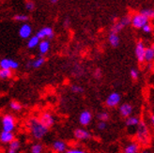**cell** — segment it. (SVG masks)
Returning <instances> with one entry per match:
<instances>
[{"mask_svg": "<svg viewBox=\"0 0 154 153\" xmlns=\"http://www.w3.org/2000/svg\"><path fill=\"white\" fill-rule=\"evenodd\" d=\"M12 76V70L11 69H0V79L7 80L11 78Z\"/></svg>", "mask_w": 154, "mask_h": 153, "instance_id": "7402d4cb", "label": "cell"}, {"mask_svg": "<svg viewBox=\"0 0 154 153\" xmlns=\"http://www.w3.org/2000/svg\"><path fill=\"white\" fill-rule=\"evenodd\" d=\"M145 44L143 41H138L135 47V57L140 63L145 61Z\"/></svg>", "mask_w": 154, "mask_h": 153, "instance_id": "30bf717a", "label": "cell"}, {"mask_svg": "<svg viewBox=\"0 0 154 153\" xmlns=\"http://www.w3.org/2000/svg\"><path fill=\"white\" fill-rule=\"evenodd\" d=\"M49 1H50L52 4H56V3H57V2H58V0H49Z\"/></svg>", "mask_w": 154, "mask_h": 153, "instance_id": "ab89813d", "label": "cell"}, {"mask_svg": "<svg viewBox=\"0 0 154 153\" xmlns=\"http://www.w3.org/2000/svg\"><path fill=\"white\" fill-rule=\"evenodd\" d=\"M16 127V120L11 115H5L2 118V128L3 131L13 132Z\"/></svg>", "mask_w": 154, "mask_h": 153, "instance_id": "277c9868", "label": "cell"}, {"mask_svg": "<svg viewBox=\"0 0 154 153\" xmlns=\"http://www.w3.org/2000/svg\"><path fill=\"white\" fill-rule=\"evenodd\" d=\"M27 128L33 138L36 140L42 139L48 133V128L37 118H31L27 120Z\"/></svg>", "mask_w": 154, "mask_h": 153, "instance_id": "6da1fadb", "label": "cell"}, {"mask_svg": "<svg viewBox=\"0 0 154 153\" xmlns=\"http://www.w3.org/2000/svg\"><path fill=\"white\" fill-rule=\"evenodd\" d=\"M10 107H11V109L15 111V112H20L22 109H23V106L20 103L16 102V101H12L10 103Z\"/></svg>", "mask_w": 154, "mask_h": 153, "instance_id": "484cf974", "label": "cell"}, {"mask_svg": "<svg viewBox=\"0 0 154 153\" xmlns=\"http://www.w3.org/2000/svg\"><path fill=\"white\" fill-rule=\"evenodd\" d=\"M150 121H151V124H152V126L154 127V115H152V116L150 117Z\"/></svg>", "mask_w": 154, "mask_h": 153, "instance_id": "f35d334b", "label": "cell"}, {"mask_svg": "<svg viewBox=\"0 0 154 153\" xmlns=\"http://www.w3.org/2000/svg\"><path fill=\"white\" fill-rule=\"evenodd\" d=\"M40 39L35 35V36H33V37H31L30 36L29 38H28V41H27V47L29 48V49H33V48H35V47H37L38 45V42H40Z\"/></svg>", "mask_w": 154, "mask_h": 153, "instance_id": "44dd1931", "label": "cell"}, {"mask_svg": "<svg viewBox=\"0 0 154 153\" xmlns=\"http://www.w3.org/2000/svg\"><path fill=\"white\" fill-rule=\"evenodd\" d=\"M28 16L26 14H17L14 16V20L17 22H21V23H26L28 21Z\"/></svg>", "mask_w": 154, "mask_h": 153, "instance_id": "83f0119b", "label": "cell"}, {"mask_svg": "<svg viewBox=\"0 0 154 153\" xmlns=\"http://www.w3.org/2000/svg\"><path fill=\"white\" fill-rule=\"evenodd\" d=\"M26 9L28 11H34L35 9V3L33 1H27L26 3Z\"/></svg>", "mask_w": 154, "mask_h": 153, "instance_id": "d6a6232c", "label": "cell"}, {"mask_svg": "<svg viewBox=\"0 0 154 153\" xmlns=\"http://www.w3.org/2000/svg\"><path fill=\"white\" fill-rule=\"evenodd\" d=\"M131 20H132V18H131L130 16H125V17L121 18L117 24H115L114 26L112 27V32L119 33L125 26H127L131 24Z\"/></svg>", "mask_w": 154, "mask_h": 153, "instance_id": "8992f818", "label": "cell"}, {"mask_svg": "<svg viewBox=\"0 0 154 153\" xmlns=\"http://www.w3.org/2000/svg\"><path fill=\"white\" fill-rule=\"evenodd\" d=\"M140 12H141L142 14H144L145 16H147L149 20H150V19H154V10H152V9L142 10Z\"/></svg>", "mask_w": 154, "mask_h": 153, "instance_id": "4316f807", "label": "cell"}, {"mask_svg": "<svg viewBox=\"0 0 154 153\" xmlns=\"http://www.w3.org/2000/svg\"><path fill=\"white\" fill-rule=\"evenodd\" d=\"M42 151H43V147L41 144H35L31 147L32 153H42Z\"/></svg>", "mask_w": 154, "mask_h": 153, "instance_id": "f1b7e54d", "label": "cell"}, {"mask_svg": "<svg viewBox=\"0 0 154 153\" xmlns=\"http://www.w3.org/2000/svg\"><path fill=\"white\" fill-rule=\"evenodd\" d=\"M20 142L18 140L13 139L11 143H9V153H16L20 149Z\"/></svg>", "mask_w": 154, "mask_h": 153, "instance_id": "ffe728a7", "label": "cell"}, {"mask_svg": "<svg viewBox=\"0 0 154 153\" xmlns=\"http://www.w3.org/2000/svg\"><path fill=\"white\" fill-rule=\"evenodd\" d=\"M44 63H45V58L43 57H38L35 59L29 60L26 63V68L27 69H31V68L38 69V68H41Z\"/></svg>", "mask_w": 154, "mask_h": 153, "instance_id": "7c38bea8", "label": "cell"}, {"mask_svg": "<svg viewBox=\"0 0 154 153\" xmlns=\"http://www.w3.org/2000/svg\"><path fill=\"white\" fill-rule=\"evenodd\" d=\"M67 153H85V150L82 148H67L66 150Z\"/></svg>", "mask_w": 154, "mask_h": 153, "instance_id": "836d02e7", "label": "cell"}, {"mask_svg": "<svg viewBox=\"0 0 154 153\" xmlns=\"http://www.w3.org/2000/svg\"><path fill=\"white\" fill-rule=\"evenodd\" d=\"M142 30L145 33H150L152 31V26L149 23H148V24H146L145 26H142Z\"/></svg>", "mask_w": 154, "mask_h": 153, "instance_id": "e575fe53", "label": "cell"}, {"mask_svg": "<svg viewBox=\"0 0 154 153\" xmlns=\"http://www.w3.org/2000/svg\"><path fill=\"white\" fill-rule=\"evenodd\" d=\"M106 122L105 121H100L99 123H98V125H97V127H98V129L99 130H101V131H103V130H105L106 129Z\"/></svg>", "mask_w": 154, "mask_h": 153, "instance_id": "d590c367", "label": "cell"}, {"mask_svg": "<svg viewBox=\"0 0 154 153\" xmlns=\"http://www.w3.org/2000/svg\"><path fill=\"white\" fill-rule=\"evenodd\" d=\"M52 148H53V149L55 150L56 152H58V153L66 152V150H67V144L64 141L57 140V141H55V142L53 143Z\"/></svg>", "mask_w": 154, "mask_h": 153, "instance_id": "2e32d148", "label": "cell"}, {"mask_svg": "<svg viewBox=\"0 0 154 153\" xmlns=\"http://www.w3.org/2000/svg\"><path fill=\"white\" fill-rule=\"evenodd\" d=\"M154 60V51L149 48H146L145 49V61L147 62H152Z\"/></svg>", "mask_w": 154, "mask_h": 153, "instance_id": "d4e9b609", "label": "cell"}, {"mask_svg": "<svg viewBox=\"0 0 154 153\" xmlns=\"http://www.w3.org/2000/svg\"><path fill=\"white\" fill-rule=\"evenodd\" d=\"M108 41H109V43L112 45L113 47H118L119 45V42H120V40H119V37L118 33H115L112 31L109 34Z\"/></svg>", "mask_w": 154, "mask_h": 153, "instance_id": "d6986e66", "label": "cell"}, {"mask_svg": "<svg viewBox=\"0 0 154 153\" xmlns=\"http://www.w3.org/2000/svg\"><path fill=\"white\" fill-rule=\"evenodd\" d=\"M126 125L128 127H134V126H137L138 123L140 122V119L138 118L137 117H132L130 116L128 118H126Z\"/></svg>", "mask_w": 154, "mask_h": 153, "instance_id": "cb8c5ba5", "label": "cell"}, {"mask_svg": "<svg viewBox=\"0 0 154 153\" xmlns=\"http://www.w3.org/2000/svg\"><path fill=\"white\" fill-rule=\"evenodd\" d=\"M97 118H98V119L100 121H107L109 119V115H108V113H106V112H102V113L98 114Z\"/></svg>", "mask_w": 154, "mask_h": 153, "instance_id": "f546056e", "label": "cell"}, {"mask_svg": "<svg viewBox=\"0 0 154 153\" xmlns=\"http://www.w3.org/2000/svg\"><path fill=\"white\" fill-rule=\"evenodd\" d=\"M102 75H103V72H102L101 70H100V69H97V70L94 72V77L97 78V79L101 78V77H102Z\"/></svg>", "mask_w": 154, "mask_h": 153, "instance_id": "8d00e7d4", "label": "cell"}, {"mask_svg": "<svg viewBox=\"0 0 154 153\" xmlns=\"http://www.w3.org/2000/svg\"><path fill=\"white\" fill-rule=\"evenodd\" d=\"M40 120L48 129L51 128L54 124H55V118H54V116H53V115H51L50 113H44V114H42L41 118H40Z\"/></svg>", "mask_w": 154, "mask_h": 153, "instance_id": "4fadbf2b", "label": "cell"}, {"mask_svg": "<svg viewBox=\"0 0 154 153\" xmlns=\"http://www.w3.org/2000/svg\"><path fill=\"white\" fill-rule=\"evenodd\" d=\"M92 120V114L89 111H83L79 116V122L83 126H88Z\"/></svg>", "mask_w": 154, "mask_h": 153, "instance_id": "5bb4252c", "label": "cell"}, {"mask_svg": "<svg viewBox=\"0 0 154 153\" xmlns=\"http://www.w3.org/2000/svg\"><path fill=\"white\" fill-rule=\"evenodd\" d=\"M130 75L133 80H137L138 76H139V72H138V71L134 70V69H132V70L130 71Z\"/></svg>", "mask_w": 154, "mask_h": 153, "instance_id": "1f68e13d", "label": "cell"}, {"mask_svg": "<svg viewBox=\"0 0 154 153\" xmlns=\"http://www.w3.org/2000/svg\"><path fill=\"white\" fill-rule=\"evenodd\" d=\"M14 139V135L12 132H8V131H2L0 133V142L3 144H9Z\"/></svg>", "mask_w": 154, "mask_h": 153, "instance_id": "e0dca14e", "label": "cell"}, {"mask_svg": "<svg viewBox=\"0 0 154 153\" xmlns=\"http://www.w3.org/2000/svg\"><path fill=\"white\" fill-rule=\"evenodd\" d=\"M38 51H40L41 55L43 56V55H46L49 50H50V42L48 40H42L40 41V42H38Z\"/></svg>", "mask_w": 154, "mask_h": 153, "instance_id": "ac0fdd59", "label": "cell"}, {"mask_svg": "<svg viewBox=\"0 0 154 153\" xmlns=\"http://www.w3.org/2000/svg\"><path fill=\"white\" fill-rule=\"evenodd\" d=\"M133 106L130 103H123L119 106V113L121 115V117L123 118H128L130 117L133 113Z\"/></svg>", "mask_w": 154, "mask_h": 153, "instance_id": "9a60e30c", "label": "cell"}, {"mask_svg": "<svg viewBox=\"0 0 154 153\" xmlns=\"http://www.w3.org/2000/svg\"><path fill=\"white\" fill-rule=\"evenodd\" d=\"M149 23V19L145 16L144 14H142L141 12L134 14L132 20H131V24L133 25V26L136 29H140L142 28L143 26H145L146 24Z\"/></svg>", "mask_w": 154, "mask_h": 153, "instance_id": "3957f363", "label": "cell"}, {"mask_svg": "<svg viewBox=\"0 0 154 153\" xmlns=\"http://www.w3.org/2000/svg\"><path fill=\"white\" fill-rule=\"evenodd\" d=\"M120 100H121L120 95L118 92H113L107 97L105 101V104L108 107H110V108H113V107H116L119 104Z\"/></svg>", "mask_w": 154, "mask_h": 153, "instance_id": "ba28073f", "label": "cell"}, {"mask_svg": "<svg viewBox=\"0 0 154 153\" xmlns=\"http://www.w3.org/2000/svg\"><path fill=\"white\" fill-rule=\"evenodd\" d=\"M19 68V62L11 58H3L0 60V69H11L12 71Z\"/></svg>", "mask_w": 154, "mask_h": 153, "instance_id": "5b68a950", "label": "cell"}, {"mask_svg": "<svg viewBox=\"0 0 154 153\" xmlns=\"http://www.w3.org/2000/svg\"><path fill=\"white\" fill-rule=\"evenodd\" d=\"M137 126H138L137 133H136L137 140L140 143H143L144 145H147L149 140V132L148 130L147 125H146L144 121H140Z\"/></svg>", "mask_w": 154, "mask_h": 153, "instance_id": "7a4b0ae2", "label": "cell"}, {"mask_svg": "<svg viewBox=\"0 0 154 153\" xmlns=\"http://www.w3.org/2000/svg\"><path fill=\"white\" fill-rule=\"evenodd\" d=\"M151 49H152V50L154 51V44H152V46H151Z\"/></svg>", "mask_w": 154, "mask_h": 153, "instance_id": "60d3db41", "label": "cell"}, {"mask_svg": "<svg viewBox=\"0 0 154 153\" xmlns=\"http://www.w3.org/2000/svg\"><path fill=\"white\" fill-rule=\"evenodd\" d=\"M71 89H72V91L73 93H76V94H80V93H83L84 92V88L82 87H80V86H72V87H71Z\"/></svg>", "mask_w": 154, "mask_h": 153, "instance_id": "4dcf8cb0", "label": "cell"}, {"mask_svg": "<svg viewBox=\"0 0 154 153\" xmlns=\"http://www.w3.org/2000/svg\"><path fill=\"white\" fill-rule=\"evenodd\" d=\"M70 23H71L70 20H69V19H66V20L64 21V26H65V27H69V26H70Z\"/></svg>", "mask_w": 154, "mask_h": 153, "instance_id": "74e56055", "label": "cell"}, {"mask_svg": "<svg viewBox=\"0 0 154 153\" xmlns=\"http://www.w3.org/2000/svg\"><path fill=\"white\" fill-rule=\"evenodd\" d=\"M139 151V146L137 143H131L124 148L125 153H137Z\"/></svg>", "mask_w": 154, "mask_h": 153, "instance_id": "603a6c76", "label": "cell"}, {"mask_svg": "<svg viewBox=\"0 0 154 153\" xmlns=\"http://www.w3.org/2000/svg\"><path fill=\"white\" fill-rule=\"evenodd\" d=\"M36 36L40 40H44V39H52V38L55 36L54 34V30L50 26H45L40 29L37 32Z\"/></svg>", "mask_w": 154, "mask_h": 153, "instance_id": "52a82bcc", "label": "cell"}, {"mask_svg": "<svg viewBox=\"0 0 154 153\" xmlns=\"http://www.w3.org/2000/svg\"><path fill=\"white\" fill-rule=\"evenodd\" d=\"M32 34V27L29 24L24 23V25H22L19 29V36L22 39H28Z\"/></svg>", "mask_w": 154, "mask_h": 153, "instance_id": "8fae6325", "label": "cell"}, {"mask_svg": "<svg viewBox=\"0 0 154 153\" xmlns=\"http://www.w3.org/2000/svg\"><path fill=\"white\" fill-rule=\"evenodd\" d=\"M73 134L75 138L79 141H86L91 138V133L85 129H76Z\"/></svg>", "mask_w": 154, "mask_h": 153, "instance_id": "9c48e42d", "label": "cell"}]
</instances>
